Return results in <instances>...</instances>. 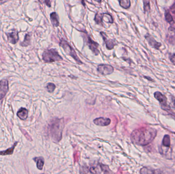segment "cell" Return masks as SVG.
<instances>
[{
	"label": "cell",
	"mask_w": 175,
	"mask_h": 174,
	"mask_svg": "<svg viewBox=\"0 0 175 174\" xmlns=\"http://www.w3.org/2000/svg\"><path fill=\"white\" fill-rule=\"evenodd\" d=\"M157 131L151 127H143L132 132L131 139L132 143L139 145H146L152 143L156 137Z\"/></svg>",
	"instance_id": "1"
},
{
	"label": "cell",
	"mask_w": 175,
	"mask_h": 174,
	"mask_svg": "<svg viewBox=\"0 0 175 174\" xmlns=\"http://www.w3.org/2000/svg\"><path fill=\"white\" fill-rule=\"evenodd\" d=\"M65 123L63 119H54L50 123L48 130L53 141L58 143L62 139Z\"/></svg>",
	"instance_id": "2"
},
{
	"label": "cell",
	"mask_w": 175,
	"mask_h": 174,
	"mask_svg": "<svg viewBox=\"0 0 175 174\" xmlns=\"http://www.w3.org/2000/svg\"><path fill=\"white\" fill-rule=\"evenodd\" d=\"M42 57L44 62L47 63L59 61L63 59L56 49L46 50L43 53Z\"/></svg>",
	"instance_id": "3"
},
{
	"label": "cell",
	"mask_w": 175,
	"mask_h": 174,
	"mask_svg": "<svg viewBox=\"0 0 175 174\" xmlns=\"http://www.w3.org/2000/svg\"><path fill=\"white\" fill-rule=\"evenodd\" d=\"M60 45L64 49V51L65 52L67 55L71 56L75 61L76 63L78 64H82V62L80 60V59L78 58V56L76 54V52L74 50V49L70 45L66 40L64 39H61L60 43Z\"/></svg>",
	"instance_id": "4"
},
{
	"label": "cell",
	"mask_w": 175,
	"mask_h": 174,
	"mask_svg": "<svg viewBox=\"0 0 175 174\" xmlns=\"http://www.w3.org/2000/svg\"><path fill=\"white\" fill-rule=\"evenodd\" d=\"M83 34H84L83 37L84 41H86L90 49L91 50L93 53L94 54V55H98L99 53L98 43L91 39V37L89 36L87 33H83Z\"/></svg>",
	"instance_id": "5"
},
{
	"label": "cell",
	"mask_w": 175,
	"mask_h": 174,
	"mask_svg": "<svg viewBox=\"0 0 175 174\" xmlns=\"http://www.w3.org/2000/svg\"><path fill=\"white\" fill-rule=\"evenodd\" d=\"M97 70L100 74L106 76L113 73L114 68L110 65L100 64L97 66Z\"/></svg>",
	"instance_id": "6"
},
{
	"label": "cell",
	"mask_w": 175,
	"mask_h": 174,
	"mask_svg": "<svg viewBox=\"0 0 175 174\" xmlns=\"http://www.w3.org/2000/svg\"><path fill=\"white\" fill-rule=\"evenodd\" d=\"M8 88V81L6 79H2L0 81V100L6 96Z\"/></svg>",
	"instance_id": "7"
},
{
	"label": "cell",
	"mask_w": 175,
	"mask_h": 174,
	"mask_svg": "<svg viewBox=\"0 0 175 174\" xmlns=\"http://www.w3.org/2000/svg\"><path fill=\"white\" fill-rule=\"evenodd\" d=\"M154 96L160 102L163 108L166 110H169V107L167 104V98L164 94H163L160 92H157L154 93Z\"/></svg>",
	"instance_id": "8"
},
{
	"label": "cell",
	"mask_w": 175,
	"mask_h": 174,
	"mask_svg": "<svg viewBox=\"0 0 175 174\" xmlns=\"http://www.w3.org/2000/svg\"><path fill=\"white\" fill-rule=\"evenodd\" d=\"M101 36L103 37V41L105 43L106 45V47L108 50H112L113 49L114 47L115 46L116 43L115 41L112 39L108 38L107 36L106 35L105 33L103 32H101Z\"/></svg>",
	"instance_id": "9"
},
{
	"label": "cell",
	"mask_w": 175,
	"mask_h": 174,
	"mask_svg": "<svg viewBox=\"0 0 175 174\" xmlns=\"http://www.w3.org/2000/svg\"><path fill=\"white\" fill-rule=\"evenodd\" d=\"M111 119L109 118H105L103 117H101L94 119L93 122L95 125L100 126H107L111 123Z\"/></svg>",
	"instance_id": "10"
},
{
	"label": "cell",
	"mask_w": 175,
	"mask_h": 174,
	"mask_svg": "<svg viewBox=\"0 0 175 174\" xmlns=\"http://www.w3.org/2000/svg\"><path fill=\"white\" fill-rule=\"evenodd\" d=\"M140 174H162L160 170H155L149 167H143L140 171Z\"/></svg>",
	"instance_id": "11"
},
{
	"label": "cell",
	"mask_w": 175,
	"mask_h": 174,
	"mask_svg": "<svg viewBox=\"0 0 175 174\" xmlns=\"http://www.w3.org/2000/svg\"><path fill=\"white\" fill-rule=\"evenodd\" d=\"M8 41L9 43L15 45L19 41L18 32L17 31L7 33Z\"/></svg>",
	"instance_id": "12"
},
{
	"label": "cell",
	"mask_w": 175,
	"mask_h": 174,
	"mask_svg": "<svg viewBox=\"0 0 175 174\" xmlns=\"http://www.w3.org/2000/svg\"><path fill=\"white\" fill-rule=\"evenodd\" d=\"M145 38H146V40L148 41V43L152 47L154 48H156L157 49H158L159 47L161 45L160 43L157 42L152 36H150V35H146L145 36Z\"/></svg>",
	"instance_id": "13"
},
{
	"label": "cell",
	"mask_w": 175,
	"mask_h": 174,
	"mask_svg": "<svg viewBox=\"0 0 175 174\" xmlns=\"http://www.w3.org/2000/svg\"><path fill=\"white\" fill-rule=\"evenodd\" d=\"M28 114V111L25 108H21L17 113V115L22 120H25L27 119Z\"/></svg>",
	"instance_id": "14"
},
{
	"label": "cell",
	"mask_w": 175,
	"mask_h": 174,
	"mask_svg": "<svg viewBox=\"0 0 175 174\" xmlns=\"http://www.w3.org/2000/svg\"><path fill=\"white\" fill-rule=\"evenodd\" d=\"M50 20L52 25H53V27H58L60 25L58 17L56 12H53L50 14Z\"/></svg>",
	"instance_id": "15"
},
{
	"label": "cell",
	"mask_w": 175,
	"mask_h": 174,
	"mask_svg": "<svg viewBox=\"0 0 175 174\" xmlns=\"http://www.w3.org/2000/svg\"><path fill=\"white\" fill-rule=\"evenodd\" d=\"M162 146L164 147H170L171 146V138L169 135H165L163 138Z\"/></svg>",
	"instance_id": "16"
},
{
	"label": "cell",
	"mask_w": 175,
	"mask_h": 174,
	"mask_svg": "<svg viewBox=\"0 0 175 174\" xmlns=\"http://www.w3.org/2000/svg\"><path fill=\"white\" fill-rule=\"evenodd\" d=\"M17 143H18V142L15 143L12 147L8 148V149L5 150V151L0 152V155H8L13 154L14 149H15V146L17 145Z\"/></svg>",
	"instance_id": "17"
},
{
	"label": "cell",
	"mask_w": 175,
	"mask_h": 174,
	"mask_svg": "<svg viewBox=\"0 0 175 174\" xmlns=\"http://www.w3.org/2000/svg\"><path fill=\"white\" fill-rule=\"evenodd\" d=\"M34 160L37 162V166L39 170H41L44 164V160L43 157H36L34 158Z\"/></svg>",
	"instance_id": "18"
},
{
	"label": "cell",
	"mask_w": 175,
	"mask_h": 174,
	"mask_svg": "<svg viewBox=\"0 0 175 174\" xmlns=\"http://www.w3.org/2000/svg\"><path fill=\"white\" fill-rule=\"evenodd\" d=\"M100 165L99 166H91V168H90V172H91L92 174H99L101 173V169Z\"/></svg>",
	"instance_id": "19"
},
{
	"label": "cell",
	"mask_w": 175,
	"mask_h": 174,
	"mask_svg": "<svg viewBox=\"0 0 175 174\" xmlns=\"http://www.w3.org/2000/svg\"><path fill=\"white\" fill-rule=\"evenodd\" d=\"M120 6L123 8L128 9L131 6V2L129 0H122L119 1Z\"/></svg>",
	"instance_id": "20"
},
{
	"label": "cell",
	"mask_w": 175,
	"mask_h": 174,
	"mask_svg": "<svg viewBox=\"0 0 175 174\" xmlns=\"http://www.w3.org/2000/svg\"><path fill=\"white\" fill-rule=\"evenodd\" d=\"M101 168V171H103L104 174H113L111 170L110 169L109 167L107 165H104L103 164H99Z\"/></svg>",
	"instance_id": "21"
},
{
	"label": "cell",
	"mask_w": 175,
	"mask_h": 174,
	"mask_svg": "<svg viewBox=\"0 0 175 174\" xmlns=\"http://www.w3.org/2000/svg\"><path fill=\"white\" fill-rule=\"evenodd\" d=\"M30 34L28 33L25 36V39L23 43H21V45L24 47H26L30 45Z\"/></svg>",
	"instance_id": "22"
},
{
	"label": "cell",
	"mask_w": 175,
	"mask_h": 174,
	"mask_svg": "<svg viewBox=\"0 0 175 174\" xmlns=\"http://www.w3.org/2000/svg\"><path fill=\"white\" fill-rule=\"evenodd\" d=\"M56 88V85L53 83H49L47 84V86H46V88L47 89L48 92L50 93L53 92Z\"/></svg>",
	"instance_id": "23"
},
{
	"label": "cell",
	"mask_w": 175,
	"mask_h": 174,
	"mask_svg": "<svg viewBox=\"0 0 175 174\" xmlns=\"http://www.w3.org/2000/svg\"><path fill=\"white\" fill-rule=\"evenodd\" d=\"M95 22L97 24H101L103 22V17H102V13H97L95 15V18H94Z\"/></svg>",
	"instance_id": "24"
},
{
	"label": "cell",
	"mask_w": 175,
	"mask_h": 174,
	"mask_svg": "<svg viewBox=\"0 0 175 174\" xmlns=\"http://www.w3.org/2000/svg\"><path fill=\"white\" fill-rule=\"evenodd\" d=\"M165 19H166V21L168 22V23H170L171 24H172L174 23V20H173V17H171V14L169 13V12H167L165 13Z\"/></svg>",
	"instance_id": "25"
},
{
	"label": "cell",
	"mask_w": 175,
	"mask_h": 174,
	"mask_svg": "<svg viewBox=\"0 0 175 174\" xmlns=\"http://www.w3.org/2000/svg\"><path fill=\"white\" fill-rule=\"evenodd\" d=\"M89 172L88 168L86 166H82L80 168L79 173L80 174H87Z\"/></svg>",
	"instance_id": "26"
},
{
	"label": "cell",
	"mask_w": 175,
	"mask_h": 174,
	"mask_svg": "<svg viewBox=\"0 0 175 174\" xmlns=\"http://www.w3.org/2000/svg\"><path fill=\"white\" fill-rule=\"evenodd\" d=\"M79 157H80V152L79 151L75 152L74 154V160L75 163L79 161Z\"/></svg>",
	"instance_id": "27"
},
{
	"label": "cell",
	"mask_w": 175,
	"mask_h": 174,
	"mask_svg": "<svg viewBox=\"0 0 175 174\" xmlns=\"http://www.w3.org/2000/svg\"><path fill=\"white\" fill-rule=\"evenodd\" d=\"M144 3V10L145 11L150 9V3L149 1H143Z\"/></svg>",
	"instance_id": "28"
},
{
	"label": "cell",
	"mask_w": 175,
	"mask_h": 174,
	"mask_svg": "<svg viewBox=\"0 0 175 174\" xmlns=\"http://www.w3.org/2000/svg\"><path fill=\"white\" fill-rule=\"evenodd\" d=\"M169 59L171 62L175 66V54H171L169 56Z\"/></svg>",
	"instance_id": "29"
},
{
	"label": "cell",
	"mask_w": 175,
	"mask_h": 174,
	"mask_svg": "<svg viewBox=\"0 0 175 174\" xmlns=\"http://www.w3.org/2000/svg\"><path fill=\"white\" fill-rule=\"evenodd\" d=\"M170 10H171V13H173V15H175V4H174L171 6Z\"/></svg>",
	"instance_id": "30"
},
{
	"label": "cell",
	"mask_w": 175,
	"mask_h": 174,
	"mask_svg": "<svg viewBox=\"0 0 175 174\" xmlns=\"http://www.w3.org/2000/svg\"><path fill=\"white\" fill-rule=\"evenodd\" d=\"M171 105L173 108H175V99L171 96Z\"/></svg>",
	"instance_id": "31"
},
{
	"label": "cell",
	"mask_w": 175,
	"mask_h": 174,
	"mask_svg": "<svg viewBox=\"0 0 175 174\" xmlns=\"http://www.w3.org/2000/svg\"><path fill=\"white\" fill-rule=\"evenodd\" d=\"M45 3H46V5L49 7H51V2L50 1H45Z\"/></svg>",
	"instance_id": "32"
},
{
	"label": "cell",
	"mask_w": 175,
	"mask_h": 174,
	"mask_svg": "<svg viewBox=\"0 0 175 174\" xmlns=\"http://www.w3.org/2000/svg\"><path fill=\"white\" fill-rule=\"evenodd\" d=\"M115 174H122V170L121 168H119V170L118 171V172L116 173Z\"/></svg>",
	"instance_id": "33"
},
{
	"label": "cell",
	"mask_w": 175,
	"mask_h": 174,
	"mask_svg": "<svg viewBox=\"0 0 175 174\" xmlns=\"http://www.w3.org/2000/svg\"><path fill=\"white\" fill-rule=\"evenodd\" d=\"M174 118L175 119V116H174Z\"/></svg>",
	"instance_id": "34"
},
{
	"label": "cell",
	"mask_w": 175,
	"mask_h": 174,
	"mask_svg": "<svg viewBox=\"0 0 175 174\" xmlns=\"http://www.w3.org/2000/svg\"></svg>",
	"instance_id": "35"
}]
</instances>
